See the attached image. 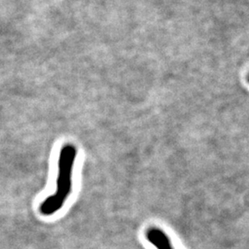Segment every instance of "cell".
Segmentation results:
<instances>
[{"mask_svg":"<svg viewBox=\"0 0 249 249\" xmlns=\"http://www.w3.org/2000/svg\"><path fill=\"white\" fill-rule=\"evenodd\" d=\"M77 156V149L72 144L64 145L58 157V174L55 191L47 196L40 205V213L44 216H52L58 213L71 195L73 168Z\"/></svg>","mask_w":249,"mask_h":249,"instance_id":"1","label":"cell"},{"mask_svg":"<svg viewBox=\"0 0 249 249\" xmlns=\"http://www.w3.org/2000/svg\"><path fill=\"white\" fill-rule=\"evenodd\" d=\"M146 239L157 249H175L168 235L157 227H150L146 231Z\"/></svg>","mask_w":249,"mask_h":249,"instance_id":"2","label":"cell"},{"mask_svg":"<svg viewBox=\"0 0 249 249\" xmlns=\"http://www.w3.org/2000/svg\"><path fill=\"white\" fill-rule=\"evenodd\" d=\"M248 80H249V77H248Z\"/></svg>","mask_w":249,"mask_h":249,"instance_id":"3","label":"cell"}]
</instances>
